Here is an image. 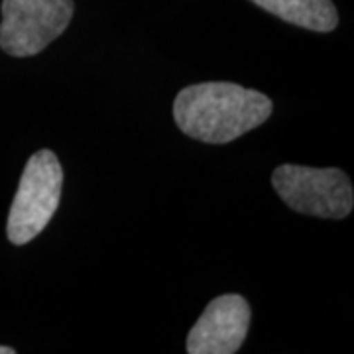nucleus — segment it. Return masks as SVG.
Masks as SVG:
<instances>
[{
    "label": "nucleus",
    "mask_w": 354,
    "mask_h": 354,
    "mask_svg": "<svg viewBox=\"0 0 354 354\" xmlns=\"http://www.w3.org/2000/svg\"><path fill=\"white\" fill-rule=\"evenodd\" d=\"M283 22L311 32L327 34L339 24V14L330 0H250Z\"/></svg>",
    "instance_id": "obj_6"
},
{
    "label": "nucleus",
    "mask_w": 354,
    "mask_h": 354,
    "mask_svg": "<svg viewBox=\"0 0 354 354\" xmlns=\"http://www.w3.org/2000/svg\"><path fill=\"white\" fill-rule=\"evenodd\" d=\"M272 114L264 93L228 83L207 81L181 88L174 101V120L183 134L205 144H228L244 136Z\"/></svg>",
    "instance_id": "obj_1"
},
{
    "label": "nucleus",
    "mask_w": 354,
    "mask_h": 354,
    "mask_svg": "<svg viewBox=\"0 0 354 354\" xmlns=\"http://www.w3.org/2000/svg\"><path fill=\"white\" fill-rule=\"evenodd\" d=\"M16 351L14 348H10V346H0V354H14Z\"/></svg>",
    "instance_id": "obj_7"
},
{
    "label": "nucleus",
    "mask_w": 354,
    "mask_h": 354,
    "mask_svg": "<svg viewBox=\"0 0 354 354\" xmlns=\"http://www.w3.org/2000/svg\"><path fill=\"white\" fill-rule=\"evenodd\" d=\"M272 185L281 201L301 215L344 218L353 211V183L339 167L283 164L274 169Z\"/></svg>",
    "instance_id": "obj_3"
},
{
    "label": "nucleus",
    "mask_w": 354,
    "mask_h": 354,
    "mask_svg": "<svg viewBox=\"0 0 354 354\" xmlns=\"http://www.w3.org/2000/svg\"><path fill=\"white\" fill-rule=\"evenodd\" d=\"M73 10V0H2L0 48L12 57L36 55L67 30Z\"/></svg>",
    "instance_id": "obj_4"
},
{
    "label": "nucleus",
    "mask_w": 354,
    "mask_h": 354,
    "mask_svg": "<svg viewBox=\"0 0 354 354\" xmlns=\"http://www.w3.org/2000/svg\"><path fill=\"white\" fill-rule=\"evenodd\" d=\"M250 327V305L236 295L227 293L215 297L203 311L187 337L189 354H234Z\"/></svg>",
    "instance_id": "obj_5"
},
{
    "label": "nucleus",
    "mask_w": 354,
    "mask_h": 354,
    "mask_svg": "<svg viewBox=\"0 0 354 354\" xmlns=\"http://www.w3.org/2000/svg\"><path fill=\"white\" fill-rule=\"evenodd\" d=\"M64 189V169L51 150L36 152L24 167L6 223L8 241L24 246L48 227Z\"/></svg>",
    "instance_id": "obj_2"
}]
</instances>
